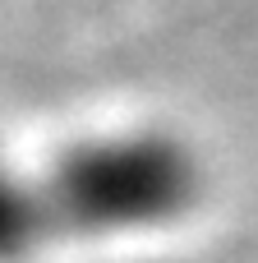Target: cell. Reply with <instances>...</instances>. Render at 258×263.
Wrapping results in <instances>:
<instances>
[{"mask_svg":"<svg viewBox=\"0 0 258 263\" xmlns=\"http://www.w3.org/2000/svg\"><path fill=\"white\" fill-rule=\"evenodd\" d=\"M46 245H55V227L37 171L0 153V263H32Z\"/></svg>","mask_w":258,"mask_h":263,"instance_id":"obj_2","label":"cell"},{"mask_svg":"<svg viewBox=\"0 0 258 263\" xmlns=\"http://www.w3.org/2000/svg\"><path fill=\"white\" fill-rule=\"evenodd\" d=\"M37 180L55 240L166 231L185 222L208 194V171L194 143L157 125L74 139L37 171Z\"/></svg>","mask_w":258,"mask_h":263,"instance_id":"obj_1","label":"cell"}]
</instances>
